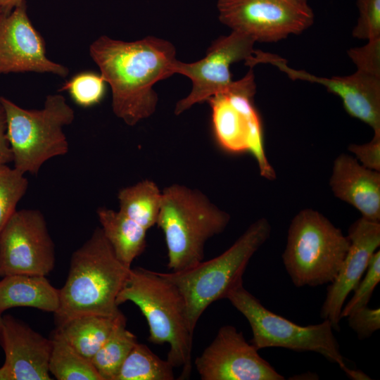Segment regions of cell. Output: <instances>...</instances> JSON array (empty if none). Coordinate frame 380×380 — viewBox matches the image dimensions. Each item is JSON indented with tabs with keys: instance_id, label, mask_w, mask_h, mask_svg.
<instances>
[{
	"instance_id": "cell-1",
	"label": "cell",
	"mask_w": 380,
	"mask_h": 380,
	"mask_svg": "<svg viewBox=\"0 0 380 380\" xmlns=\"http://www.w3.org/2000/svg\"><path fill=\"white\" fill-rule=\"evenodd\" d=\"M89 54L112 91L114 114L134 126L155 112L154 84L174 75L175 48L170 42L148 36L134 42L101 36Z\"/></svg>"
},
{
	"instance_id": "cell-2",
	"label": "cell",
	"mask_w": 380,
	"mask_h": 380,
	"mask_svg": "<svg viewBox=\"0 0 380 380\" xmlns=\"http://www.w3.org/2000/svg\"><path fill=\"white\" fill-rule=\"evenodd\" d=\"M131 267L116 257L101 227L72 254L54 313L58 325L86 315L116 317V303Z\"/></svg>"
},
{
	"instance_id": "cell-3",
	"label": "cell",
	"mask_w": 380,
	"mask_h": 380,
	"mask_svg": "<svg viewBox=\"0 0 380 380\" xmlns=\"http://www.w3.org/2000/svg\"><path fill=\"white\" fill-rule=\"evenodd\" d=\"M130 301L145 317L149 329L148 341L168 343L167 360L174 367H182L180 379L191 372L193 335L189 327L184 301L176 286L160 272L141 267L130 269L116 303Z\"/></svg>"
},
{
	"instance_id": "cell-4",
	"label": "cell",
	"mask_w": 380,
	"mask_h": 380,
	"mask_svg": "<svg viewBox=\"0 0 380 380\" xmlns=\"http://www.w3.org/2000/svg\"><path fill=\"white\" fill-rule=\"evenodd\" d=\"M270 233L267 220L258 219L218 256L182 271L160 272L182 296L192 334L210 305L226 298L234 289L243 284V275L251 258L269 239Z\"/></svg>"
},
{
	"instance_id": "cell-5",
	"label": "cell",
	"mask_w": 380,
	"mask_h": 380,
	"mask_svg": "<svg viewBox=\"0 0 380 380\" xmlns=\"http://www.w3.org/2000/svg\"><path fill=\"white\" fill-rule=\"evenodd\" d=\"M229 221L230 215L201 191L178 184L165 187L156 224L165 236L167 268L179 272L203 261L205 243Z\"/></svg>"
},
{
	"instance_id": "cell-6",
	"label": "cell",
	"mask_w": 380,
	"mask_h": 380,
	"mask_svg": "<svg viewBox=\"0 0 380 380\" xmlns=\"http://www.w3.org/2000/svg\"><path fill=\"white\" fill-rule=\"evenodd\" d=\"M0 101L14 168L24 175H37L46 161L68 152L63 129L73 122L75 112L63 95L47 96L41 109L23 108L4 96Z\"/></svg>"
},
{
	"instance_id": "cell-7",
	"label": "cell",
	"mask_w": 380,
	"mask_h": 380,
	"mask_svg": "<svg viewBox=\"0 0 380 380\" xmlns=\"http://www.w3.org/2000/svg\"><path fill=\"white\" fill-rule=\"evenodd\" d=\"M349 246L339 228L318 211L305 208L291 222L282 260L296 287L318 286L334 279Z\"/></svg>"
},
{
	"instance_id": "cell-8",
	"label": "cell",
	"mask_w": 380,
	"mask_h": 380,
	"mask_svg": "<svg viewBox=\"0 0 380 380\" xmlns=\"http://www.w3.org/2000/svg\"><path fill=\"white\" fill-rule=\"evenodd\" d=\"M226 299L248 322L253 334L251 343L258 350L277 347L315 352L338 364L350 377H362L359 372L347 367L329 320L324 319L318 324L298 325L267 309L243 284L234 289Z\"/></svg>"
},
{
	"instance_id": "cell-9",
	"label": "cell",
	"mask_w": 380,
	"mask_h": 380,
	"mask_svg": "<svg viewBox=\"0 0 380 380\" xmlns=\"http://www.w3.org/2000/svg\"><path fill=\"white\" fill-rule=\"evenodd\" d=\"M255 93L254 75L249 70L231 91L210 97L208 101L213 129L222 149L234 153L250 152L261 176L274 179L276 174L267 158L260 117L253 104Z\"/></svg>"
},
{
	"instance_id": "cell-10",
	"label": "cell",
	"mask_w": 380,
	"mask_h": 380,
	"mask_svg": "<svg viewBox=\"0 0 380 380\" xmlns=\"http://www.w3.org/2000/svg\"><path fill=\"white\" fill-rule=\"evenodd\" d=\"M217 7L224 25L255 42H277L298 34L315 19L304 0H218Z\"/></svg>"
},
{
	"instance_id": "cell-11",
	"label": "cell",
	"mask_w": 380,
	"mask_h": 380,
	"mask_svg": "<svg viewBox=\"0 0 380 380\" xmlns=\"http://www.w3.org/2000/svg\"><path fill=\"white\" fill-rule=\"evenodd\" d=\"M55 262V246L43 213L16 210L0 232V277L47 276Z\"/></svg>"
},
{
	"instance_id": "cell-12",
	"label": "cell",
	"mask_w": 380,
	"mask_h": 380,
	"mask_svg": "<svg viewBox=\"0 0 380 380\" xmlns=\"http://www.w3.org/2000/svg\"><path fill=\"white\" fill-rule=\"evenodd\" d=\"M255 43L249 36L232 31L215 40L202 59L190 63L177 60L173 68L175 74L189 77L192 89L188 96L177 103L175 113L179 115L196 103L229 91L234 84L230 65L240 61H249L255 52Z\"/></svg>"
},
{
	"instance_id": "cell-13",
	"label": "cell",
	"mask_w": 380,
	"mask_h": 380,
	"mask_svg": "<svg viewBox=\"0 0 380 380\" xmlns=\"http://www.w3.org/2000/svg\"><path fill=\"white\" fill-rule=\"evenodd\" d=\"M241 331L221 327L215 338L195 360L202 380H284Z\"/></svg>"
},
{
	"instance_id": "cell-14",
	"label": "cell",
	"mask_w": 380,
	"mask_h": 380,
	"mask_svg": "<svg viewBox=\"0 0 380 380\" xmlns=\"http://www.w3.org/2000/svg\"><path fill=\"white\" fill-rule=\"evenodd\" d=\"M25 72L65 77L69 71L46 56L44 40L32 24L24 1L0 15V74Z\"/></svg>"
},
{
	"instance_id": "cell-15",
	"label": "cell",
	"mask_w": 380,
	"mask_h": 380,
	"mask_svg": "<svg viewBox=\"0 0 380 380\" xmlns=\"http://www.w3.org/2000/svg\"><path fill=\"white\" fill-rule=\"evenodd\" d=\"M277 66L292 80H301L323 85L329 92L338 96L346 111L352 117L367 124L374 134H380V77L357 70L347 76L317 77L287 65L278 56L255 51L251 61Z\"/></svg>"
},
{
	"instance_id": "cell-16",
	"label": "cell",
	"mask_w": 380,
	"mask_h": 380,
	"mask_svg": "<svg viewBox=\"0 0 380 380\" xmlns=\"http://www.w3.org/2000/svg\"><path fill=\"white\" fill-rule=\"evenodd\" d=\"M350 246L341 268L329 285L320 317L339 331L341 312L348 294L355 290L365 273L373 254L380 246V222L362 217L348 229Z\"/></svg>"
},
{
	"instance_id": "cell-17",
	"label": "cell",
	"mask_w": 380,
	"mask_h": 380,
	"mask_svg": "<svg viewBox=\"0 0 380 380\" xmlns=\"http://www.w3.org/2000/svg\"><path fill=\"white\" fill-rule=\"evenodd\" d=\"M0 344L5 353L1 366L6 380H50L51 339L8 315L2 316Z\"/></svg>"
},
{
	"instance_id": "cell-18",
	"label": "cell",
	"mask_w": 380,
	"mask_h": 380,
	"mask_svg": "<svg viewBox=\"0 0 380 380\" xmlns=\"http://www.w3.org/2000/svg\"><path fill=\"white\" fill-rule=\"evenodd\" d=\"M329 186L336 198L356 208L362 217L380 222V172L341 153L334 161Z\"/></svg>"
},
{
	"instance_id": "cell-19",
	"label": "cell",
	"mask_w": 380,
	"mask_h": 380,
	"mask_svg": "<svg viewBox=\"0 0 380 380\" xmlns=\"http://www.w3.org/2000/svg\"><path fill=\"white\" fill-rule=\"evenodd\" d=\"M60 304V289L46 276L13 274L0 281V315L15 307H30L53 312Z\"/></svg>"
},
{
	"instance_id": "cell-20",
	"label": "cell",
	"mask_w": 380,
	"mask_h": 380,
	"mask_svg": "<svg viewBox=\"0 0 380 380\" xmlns=\"http://www.w3.org/2000/svg\"><path fill=\"white\" fill-rule=\"evenodd\" d=\"M96 213L103 233L116 257L131 267L146 247L147 229L120 210L100 207Z\"/></svg>"
},
{
	"instance_id": "cell-21",
	"label": "cell",
	"mask_w": 380,
	"mask_h": 380,
	"mask_svg": "<svg viewBox=\"0 0 380 380\" xmlns=\"http://www.w3.org/2000/svg\"><path fill=\"white\" fill-rule=\"evenodd\" d=\"M124 317L122 312L116 317L81 316L58 325L54 333L91 360Z\"/></svg>"
},
{
	"instance_id": "cell-22",
	"label": "cell",
	"mask_w": 380,
	"mask_h": 380,
	"mask_svg": "<svg viewBox=\"0 0 380 380\" xmlns=\"http://www.w3.org/2000/svg\"><path fill=\"white\" fill-rule=\"evenodd\" d=\"M119 210L148 229L156 224L159 216L162 191L150 179L121 189L118 194Z\"/></svg>"
},
{
	"instance_id": "cell-23",
	"label": "cell",
	"mask_w": 380,
	"mask_h": 380,
	"mask_svg": "<svg viewBox=\"0 0 380 380\" xmlns=\"http://www.w3.org/2000/svg\"><path fill=\"white\" fill-rule=\"evenodd\" d=\"M49 369L58 380H103L91 360L56 334L51 338Z\"/></svg>"
},
{
	"instance_id": "cell-24",
	"label": "cell",
	"mask_w": 380,
	"mask_h": 380,
	"mask_svg": "<svg viewBox=\"0 0 380 380\" xmlns=\"http://www.w3.org/2000/svg\"><path fill=\"white\" fill-rule=\"evenodd\" d=\"M137 343L136 336L126 329V318L124 317L91 359L103 380L115 379L125 360Z\"/></svg>"
},
{
	"instance_id": "cell-25",
	"label": "cell",
	"mask_w": 380,
	"mask_h": 380,
	"mask_svg": "<svg viewBox=\"0 0 380 380\" xmlns=\"http://www.w3.org/2000/svg\"><path fill=\"white\" fill-rule=\"evenodd\" d=\"M174 367L149 348L137 343L122 365L115 380H173Z\"/></svg>"
},
{
	"instance_id": "cell-26",
	"label": "cell",
	"mask_w": 380,
	"mask_h": 380,
	"mask_svg": "<svg viewBox=\"0 0 380 380\" xmlns=\"http://www.w3.org/2000/svg\"><path fill=\"white\" fill-rule=\"evenodd\" d=\"M27 187L24 174L8 165H0V232L17 210L16 206Z\"/></svg>"
},
{
	"instance_id": "cell-27",
	"label": "cell",
	"mask_w": 380,
	"mask_h": 380,
	"mask_svg": "<svg viewBox=\"0 0 380 380\" xmlns=\"http://www.w3.org/2000/svg\"><path fill=\"white\" fill-rule=\"evenodd\" d=\"M106 84L101 74L86 71L71 77L60 91H67L76 104L89 108L101 101L106 93Z\"/></svg>"
},
{
	"instance_id": "cell-28",
	"label": "cell",
	"mask_w": 380,
	"mask_h": 380,
	"mask_svg": "<svg viewBox=\"0 0 380 380\" xmlns=\"http://www.w3.org/2000/svg\"><path fill=\"white\" fill-rule=\"evenodd\" d=\"M380 281V251L377 250L372 256L365 275L360 279L355 289L354 294L343 307L341 319L347 317L355 310L367 306L374 290Z\"/></svg>"
},
{
	"instance_id": "cell-29",
	"label": "cell",
	"mask_w": 380,
	"mask_h": 380,
	"mask_svg": "<svg viewBox=\"0 0 380 380\" xmlns=\"http://www.w3.org/2000/svg\"><path fill=\"white\" fill-rule=\"evenodd\" d=\"M359 17L353 36L371 40L380 37V0H357Z\"/></svg>"
},
{
	"instance_id": "cell-30",
	"label": "cell",
	"mask_w": 380,
	"mask_h": 380,
	"mask_svg": "<svg viewBox=\"0 0 380 380\" xmlns=\"http://www.w3.org/2000/svg\"><path fill=\"white\" fill-rule=\"evenodd\" d=\"M348 55L357 70L380 77V37L368 40L365 46L350 49Z\"/></svg>"
},
{
	"instance_id": "cell-31",
	"label": "cell",
	"mask_w": 380,
	"mask_h": 380,
	"mask_svg": "<svg viewBox=\"0 0 380 380\" xmlns=\"http://www.w3.org/2000/svg\"><path fill=\"white\" fill-rule=\"evenodd\" d=\"M349 327L360 340L367 338L380 328V309L367 306L359 308L348 317Z\"/></svg>"
},
{
	"instance_id": "cell-32",
	"label": "cell",
	"mask_w": 380,
	"mask_h": 380,
	"mask_svg": "<svg viewBox=\"0 0 380 380\" xmlns=\"http://www.w3.org/2000/svg\"><path fill=\"white\" fill-rule=\"evenodd\" d=\"M353 157L364 167L380 172V134H374L365 144H351L348 147Z\"/></svg>"
},
{
	"instance_id": "cell-33",
	"label": "cell",
	"mask_w": 380,
	"mask_h": 380,
	"mask_svg": "<svg viewBox=\"0 0 380 380\" xmlns=\"http://www.w3.org/2000/svg\"><path fill=\"white\" fill-rule=\"evenodd\" d=\"M6 132V113L0 101V165H8L13 162V155Z\"/></svg>"
},
{
	"instance_id": "cell-34",
	"label": "cell",
	"mask_w": 380,
	"mask_h": 380,
	"mask_svg": "<svg viewBox=\"0 0 380 380\" xmlns=\"http://www.w3.org/2000/svg\"><path fill=\"white\" fill-rule=\"evenodd\" d=\"M24 1L25 0H0V6L4 12H10Z\"/></svg>"
},
{
	"instance_id": "cell-35",
	"label": "cell",
	"mask_w": 380,
	"mask_h": 380,
	"mask_svg": "<svg viewBox=\"0 0 380 380\" xmlns=\"http://www.w3.org/2000/svg\"><path fill=\"white\" fill-rule=\"evenodd\" d=\"M0 380H6V374L1 367H0Z\"/></svg>"
},
{
	"instance_id": "cell-36",
	"label": "cell",
	"mask_w": 380,
	"mask_h": 380,
	"mask_svg": "<svg viewBox=\"0 0 380 380\" xmlns=\"http://www.w3.org/2000/svg\"><path fill=\"white\" fill-rule=\"evenodd\" d=\"M1 321H2V315H0V330H1Z\"/></svg>"
},
{
	"instance_id": "cell-37",
	"label": "cell",
	"mask_w": 380,
	"mask_h": 380,
	"mask_svg": "<svg viewBox=\"0 0 380 380\" xmlns=\"http://www.w3.org/2000/svg\"><path fill=\"white\" fill-rule=\"evenodd\" d=\"M3 11H4L3 9H2L1 7L0 6V15L2 13Z\"/></svg>"
},
{
	"instance_id": "cell-38",
	"label": "cell",
	"mask_w": 380,
	"mask_h": 380,
	"mask_svg": "<svg viewBox=\"0 0 380 380\" xmlns=\"http://www.w3.org/2000/svg\"><path fill=\"white\" fill-rule=\"evenodd\" d=\"M304 1H308V0H304Z\"/></svg>"
}]
</instances>
